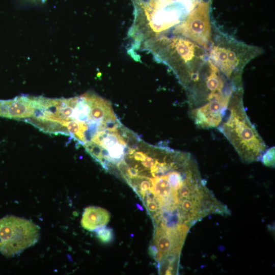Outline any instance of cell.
Segmentation results:
<instances>
[{"label": "cell", "instance_id": "obj_1", "mask_svg": "<svg viewBox=\"0 0 275 275\" xmlns=\"http://www.w3.org/2000/svg\"><path fill=\"white\" fill-rule=\"evenodd\" d=\"M243 89L236 91L217 129L234 147L243 162L261 161L266 145L250 120L243 102Z\"/></svg>", "mask_w": 275, "mask_h": 275}, {"label": "cell", "instance_id": "obj_2", "mask_svg": "<svg viewBox=\"0 0 275 275\" xmlns=\"http://www.w3.org/2000/svg\"><path fill=\"white\" fill-rule=\"evenodd\" d=\"M215 39L211 44L209 60L228 79L242 86L241 74L245 66L263 50L224 34Z\"/></svg>", "mask_w": 275, "mask_h": 275}, {"label": "cell", "instance_id": "obj_3", "mask_svg": "<svg viewBox=\"0 0 275 275\" xmlns=\"http://www.w3.org/2000/svg\"><path fill=\"white\" fill-rule=\"evenodd\" d=\"M39 237L38 227L28 219L13 215L0 219V252L6 257L35 244Z\"/></svg>", "mask_w": 275, "mask_h": 275}, {"label": "cell", "instance_id": "obj_4", "mask_svg": "<svg viewBox=\"0 0 275 275\" xmlns=\"http://www.w3.org/2000/svg\"><path fill=\"white\" fill-rule=\"evenodd\" d=\"M174 32L203 48L208 49L212 42L210 2L202 1L198 3L185 18L176 26Z\"/></svg>", "mask_w": 275, "mask_h": 275}, {"label": "cell", "instance_id": "obj_5", "mask_svg": "<svg viewBox=\"0 0 275 275\" xmlns=\"http://www.w3.org/2000/svg\"><path fill=\"white\" fill-rule=\"evenodd\" d=\"M35 96L22 95L8 100H0V117L22 120L35 114Z\"/></svg>", "mask_w": 275, "mask_h": 275}, {"label": "cell", "instance_id": "obj_6", "mask_svg": "<svg viewBox=\"0 0 275 275\" xmlns=\"http://www.w3.org/2000/svg\"><path fill=\"white\" fill-rule=\"evenodd\" d=\"M109 219V213L106 209L100 207L90 206L83 212L81 225L84 229L93 231L104 226Z\"/></svg>", "mask_w": 275, "mask_h": 275}, {"label": "cell", "instance_id": "obj_7", "mask_svg": "<svg viewBox=\"0 0 275 275\" xmlns=\"http://www.w3.org/2000/svg\"><path fill=\"white\" fill-rule=\"evenodd\" d=\"M40 131L47 133L69 135L66 127L60 121L41 117H31L23 120Z\"/></svg>", "mask_w": 275, "mask_h": 275}, {"label": "cell", "instance_id": "obj_8", "mask_svg": "<svg viewBox=\"0 0 275 275\" xmlns=\"http://www.w3.org/2000/svg\"><path fill=\"white\" fill-rule=\"evenodd\" d=\"M96 236L99 240L104 243L110 242L113 239V229L108 227L98 228L96 231Z\"/></svg>", "mask_w": 275, "mask_h": 275}, {"label": "cell", "instance_id": "obj_9", "mask_svg": "<svg viewBox=\"0 0 275 275\" xmlns=\"http://www.w3.org/2000/svg\"><path fill=\"white\" fill-rule=\"evenodd\" d=\"M274 147L266 149L263 154L261 161L268 167H273L274 165Z\"/></svg>", "mask_w": 275, "mask_h": 275}, {"label": "cell", "instance_id": "obj_10", "mask_svg": "<svg viewBox=\"0 0 275 275\" xmlns=\"http://www.w3.org/2000/svg\"><path fill=\"white\" fill-rule=\"evenodd\" d=\"M136 206L141 210H143V209L142 207L141 206H140L139 204H136Z\"/></svg>", "mask_w": 275, "mask_h": 275}]
</instances>
